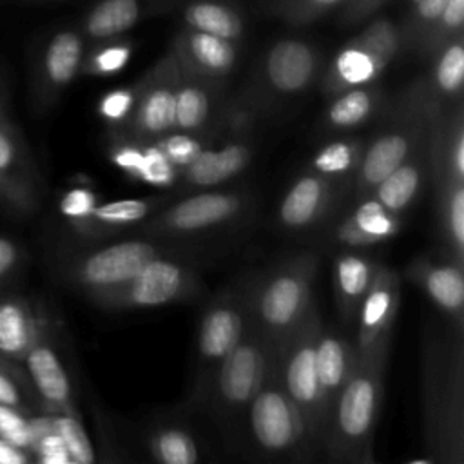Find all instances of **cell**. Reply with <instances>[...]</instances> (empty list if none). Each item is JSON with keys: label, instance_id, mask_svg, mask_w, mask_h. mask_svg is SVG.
<instances>
[{"label": "cell", "instance_id": "1", "mask_svg": "<svg viewBox=\"0 0 464 464\" xmlns=\"http://www.w3.org/2000/svg\"><path fill=\"white\" fill-rule=\"evenodd\" d=\"M464 334L431 326L420 355L422 435L431 462H464Z\"/></svg>", "mask_w": 464, "mask_h": 464}, {"label": "cell", "instance_id": "2", "mask_svg": "<svg viewBox=\"0 0 464 464\" xmlns=\"http://www.w3.org/2000/svg\"><path fill=\"white\" fill-rule=\"evenodd\" d=\"M390 343L359 352L357 364L337 393L323 428L319 450L332 462H372Z\"/></svg>", "mask_w": 464, "mask_h": 464}, {"label": "cell", "instance_id": "3", "mask_svg": "<svg viewBox=\"0 0 464 464\" xmlns=\"http://www.w3.org/2000/svg\"><path fill=\"white\" fill-rule=\"evenodd\" d=\"M323 72V54L317 45L303 38H281L259 56L250 82L225 105L236 125L250 127L261 114L304 94Z\"/></svg>", "mask_w": 464, "mask_h": 464}, {"label": "cell", "instance_id": "4", "mask_svg": "<svg viewBox=\"0 0 464 464\" xmlns=\"http://www.w3.org/2000/svg\"><path fill=\"white\" fill-rule=\"evenodd\" d=\"M319 254L303 250L252 276L250 324L276 346L295 330L314 301Z\"/></svg>", "mask_w": 464, "mask_h": 464}, {"label": "cell", "instance_id": "5", "mask_svg": "<svg viewBox=\"0 0 464 464\" xmlns=\"http://www.w3.org/2000/svg\"><path fill=\"white\" fill-rule=\"evenodd\" d=\"M236 442H245L256 457L268 460H306L317 450L299 410L281 386L276 353L241 419Z\"/></svg>", "mask_w": 464, "mask_h": 464}, {"label": "cell", "instance_id": "6", "mask_svg": "<svg viewBox=\"0 0 464 464\" xmlns=\"http://www.w3.org/2000/svg\"><path fill=\"white\" fill-rule=\"evenodd\" d=\"M276 344L252 324L237 344L216 368L199 408L210 413L214 422L232 442L237 439L241 419L259 392L274 361Z\"/></svg>", "mask_w": 464, "mask_h": 464}, {"label": "cell", "instance_id": "7", "mask_svg": "<svg viewBox=\"0 0 464 464\" xmlns=\"http://www.w3.org/2000/svg\"><path fill=\"white\" fill-rule=\"evenodd\" d=\"M250 285L252 276L237 279L216 294L201 312L188 392V401L196 408L201 406L208 382L219 362L250 326Z\"/></svg>", "mask_w": 464, "mask_h": 464}, {"label": "cell", "instance_id": "8", "mask_svg": "<svg viewBox=\"0 0 464 464\" xmlns=\"http://www.w3.org/2000/svg\"><path fill=\"white\" fill-rule=\"evenodd\" d=\"M381 116L382 123L377 132L364 141L362 156L352 179L357 201L366 198L381 179L408 158L435 121L413 105L402 91L386 103Z\"/></svg>", "mask_w": 464, "mask_h": 464}, {"label": "cell", "instance_id": "9", "mask_svg": "<svg viewBox=\"0 0 464 464\" xmlns=\"http://www.w3.org/2000/svg\"><path fill=\"white\" fill-rule=\"evenodd\" d=\"M321 328V314L314 303L303 323L276 346V370L281 386L299 410L317 448L324 428V413L315 370V343Z\"/></svg>", "mask_w": 464, "mask_h": 464}, {"label": "cell", "instance_id": "10", "mask_svg": "<svg viewBox=\"0 0 464 464\" xmlns=\"http://www.w3.org/2000/svg\"><path fill=\"white\" fill-rule=\"evenodd\" d=\"M399 53V24L386 16L370 18L362 31L348 40L323 69L321 92L335 96L346 89L379 82Z\"/></svg>", "mask_w": 464, "mask_h": 464}, {"label": "cell", "instance_id": "11", "mask_svg": "<svg viewBox=\"0 0 464 464\" xmlns=\"http://www.w3.org/2000/svg\"><path fill=\"white\" fill-rule=\"evenodd\" d=\"M169 254V248L152 239H125L80 252L67 259L63 277L91 303L123 286L149 261Z\"/></svg>", "mask_w": 464, "mask_h": 464}, {"label": "cell", "instance_id": "12", "mask_svg": "<svg viewBox=\"0 0 464 464\" xmlns=\"http://www.w3.org/2000/svg\"><path fill=\"white\" fill-rule=\"evenodd\" d=\"M252 205L245 190L203 188L170 205H161L136 228L145 236H194L216 230L239 219Z\"/></svg>", "mask_w": 464, "mask_h": 464}, {"label": "cell", "instance_id": "13", "mask_svg": "<svg viewBox=\"0 0 464 464\" xmlns=\"http://www.w3.org/2000/svg\"><path fill=\"white\" fill-rule=\"evenodd\" d=\"M201 288V279L188 263L165 254L149 261L123 286L94 304L105 310L158 308L194 299Z\"/></svg>", "mask_w": 464, "mask_h": 464}, {"label": "cell", "instance_id": "14", "mask_svg": "<svg viewBox=\"0 0 464 464\" xmlns=\"http://www.w3.org/2000/svg\"><path fill=\"white\" fill-rule=\"evenodd\" d=\"M179 65L172 47L136 82L138 96L129 121L111 138L150 143L174 130L176 89Z\"/></svg>", "mask_w": 464, "mask_h": 464}, {"label": "cell", "instance_id": "15", "mask_svg": "<svg viewBox=\"0 0 464 464\" xmlns=\"http://www.w3.org/2000/svg\"><path fill=\"white\" fill-rule=\"evenodd\" d=\"M87 40L80 29L53 33L36 53L31 71V105L36 114L51 111L82 71Z\"/></svg>", "mask_w": 464, "mask_h": 464}, {"label": "cell", "instance_id": "16", "mask_svg": "<svg viewBox=\"0 0 464 464\" xmlns=\"http://www.w3.org/2000/svg\"><path fill=\"white\" fill-rule=\"evenodd\" d=\"M42 176L22 130L0 121V207L16 218L33 216L42 203Z\"/></svg>", "mask_w": 464, "mask_h": 464}, {"label": "cell", "instance_id": "17", "mask_svg": "<svg viewBox=\"0 0 464 464\" xmlns=\"http://www.w3.org/2000/svg\"><path fill=\"white\" fill-rule=\"evenodd\" d=\"M426 74L408 83L404 96L437 120L446 109L462 100L464 83V33L448 40L430 58Z\"/></svg>", "mask_w": 464, "mask_h": 464}, {"label": "cell", "instance_id": "18", "mask_svg": "<svg viewBox=\"0 0 464 464\" xmlns=\"http://www.w3.org/2000/svg\"><path fill=\"white\" fill-rule=\"evenodd\" d=\"M51 334L53 332L49 326L29 348L20 364H24V372L42 411L80 415L69 373Z\"/></svg>", "mask_w": 464, "mask_h": 464}, {"label": "cell", "instance_id": "19", "mask_svg": "<svg viewBox=\"0 0 464 464\" xmlns=\"http://www.w3.org/2000/svg\"><path fill=\"white\" fill-rule=\"evenodd\" d=\"M341 185L306 169L283 194L276 221L290 234H303L319 227L334 208Z\"/></svg>", "mask_w": 464, "mask_h": 464}, {"label": "cell", "instance_id": "20", "mask_svg": "<svg viewBox=\"0 0 464 464\" xmlns=\"http://www.w3.org/2000/svg\"><path fill=\"white\" fill-rule=\"evenodd\" d=\"M399 304L401 276L392 266L379 263L353 319L357 323V352H366L390 343Z\"/></svg>", "mask_w": 464, "mask_h": 464}, {"label": "cell", "instance_id": "21", "mask_svg": "<svg viewBox=\"0 0 464 464\" xmlns=\"http://www.w3.org/2000/svg\"><path fill=\"white\" fill-rule=\"evenodd\" d=\"M455 261L419 256L406 266L404 276L448 317L450 326L464 334V277Z\"/></svg>", "mask_w": 464, "mask_h": 464}, {"label": "cell", "instance_id": "22", "mask_svg": "<svg viewBox=\"0 0 464 464\" xmlns=\"http://www.w3.org/2000/svg\"><path fill=\"white\" fill-rule=\"evenodd\" d=\"M170 47L183 72L212 83H225L239 58L237 42L196 31L187 25L174 36Z\"/></svg>", "mask_w": 464, "mask_h": 464}, {"label": "cell", "instance_id": "23", "mask_svg": "<svg viewBox=\"0 0 464 464\" xmlns=\"http://www.w3.org/2000/svg\"><path fill=\"white\" fill-rule=\"evenodd\" d=\"M250 129L234 130V136L219 147L208 145L198 158L179 170V185L190 190L219 187L239 176L254 158V140Z\"/></svg>", "mask_w": 464, "mask_h": 464}, {"label": "cell", "instance_id": "24", "mask_svg": "<svg viewBox=\"0 0 464 464\" xmlns=\"http://www.w3.org/2000/svg\"><path fill=\"white\" fill-rule=\"evenodd\" d=\"M223 89L225 83H212L179 69L174 105V130L216 136L219 130H225Z\"/></svg>", "mask_w": 464, "mask_h": 464}, {"label": "cell", "instance_id": "25", "mask_svg": "<svg viewBox=\"0 0 464 464\" xmlns=\"http://www.w3.org/2000/svg\"><path fill=\"white\" fill-rule=\"evenodd\" d=\"M430 136L431 129L408 154V158L399 163L384 179H381L366 198L375 199L392 214L401 216L406 212L419 199L428 181H431Z\"/></svg>", "mask_w": 464, "mask_h": 464}, {"label": "cell", "instance_id": "26", "mask_svg": "<svg viewBox=\"0 0 464 464\" xmlns=\"http://www.w3.org/2000/svg\"><path fill=\"white\" fill-rule=\"evenodd\" d=\"M357 357L355 341L332 326L321 328L315 343V370L324 422L337 393L352 375Z\"/></svg>", "mask_w": 464, "mask_h": 464}, {"label": "cell", "instance_id": "27", "mask_svg": "<svg viewBox=\"0 0 464 464\" xmlns=\"http://www.w3.org/2000/svg\"><path fill=\"white\" fill-rule=\"evenodd\" d=\"M47 328L49 321L29 299L16 294H0V352L5 359L22 362Z\"/></svg>", "mask_w": 464, "mask_h": 464}, {"label": "cell", "instance_id": "28", "mask_svg": "<svg viewBox=\"0 0 464 464\" xmlns=\"http://www.w3.org/2000/svg\"><path fill=\"white\" fill-rule=\"evenodd\" d=\"M386 103V92L379 82L346 89L332 96L319 127L326 134H350L381 116Z\"/></svg>", "mask_w": 464, "mask_h": 464}, {"label": "cell", "instance_id": "29", "mask_svg": "<svg viewBox=\"0 0 464 464\" xmlns=\"http://www.w3.org/2000/svg\"><path fill=\"white\" fill-rule=\"evenodd\" d=\"M431 183L464 181V107L462 100L446 109L431 125Z\"/></svg>", "mask_w": 464, "mask_h": 464}, {"label": "cell", "instance_id": "30", "mask_svg": "<svg viewBox=\"0 0 464 464\" xmlns=\"http://www.w3.org/2000/svg\"><path fill=\"white\" fill-rule=\"evenodd\" d=\"M401 230V216L392 214L372 198L357 201L355 208L334 228V239L348 248L384 243Z\"/></svg>", "mask_w": 464, "mask_h": 464}, {"label": "cell", "instance_id": "31", "mask_svg": "<svg viewBox=\"0 0 464 464\" xmlns=\"http://www.w3.org/2000/svg\"><path fill=\"white\" fill-rule=\"evenodd\" d=\"M167 198L149 196V198H125L107 203H98L91 214L72 225V228L87 237H105L118 232L136 228L152 212H156Z\"/></svg>", "mask_w": 464, "mask_h": 464}, {"label": "cell", "instance_id": "32", "mask_svg": "<svg viewBox=\"0 0 464 464\" xmlns=\"http://www.w3.org/2000/svg\"><path fill=\"white\" fill-rule=\"evenodd\" d=\"M377 265L375 259L357 252H343L334 259V295L343 323H353L357 308L372 285Z\"/></svg>", "mask_w": 464, "mask_h": 464}, {"label": "cell", "instance_id": "33", "mask_svg": "<svg viewBox=\"0 0 464 464\" xmlns=\"http://www.w3.org/2000/svg\"><path fill=\"white\" fill-rule=\"evenodd\" d=\"M149 0H98L82 18L80 33L87 42L120 38L145 14Z\"/></svg>", "mask_w": 464, "mask_h": 464}, {"label": "cell", "instance_id": "34", "mask_svg": "<svg viewBox=\"0 0 464 464\" xmlns=\"http://www.w3.org/2000/svg\"><path fill=\"white\" fill-rule=\"evenodd\" d=\"M433 187L444 256L464 266V181L442 179Z\"/></svg>", "mask_w": 464, "mask_h": 464}, {"label": "cell", "instance_id": "35", "mask_svg": "<svg viewBox=\"0 0 464 464\" xmlns=\"http://www.w3.org/2000/svg\"><path fill=\"white\" fill-rule=\"evenodd\" d=\"M179 11L185 25L190 29L232 42L243 38L245 20L230 0H181Z\"/></svg>", "mask_w": 464, "mask_h": 464}, {"label": "cell", "instance_id": "36", "mask_svg": "<svg viewBox=\"0 0 464 464\" xmlns=\"http://www.w3.org/2000/svg\"><path fill=\"white\" fill-rule=\"evenodd\" d=\"M364 141L366 140H362L361 136L339 134L337 138L330 140L315 150L308 163V169L332 179L341 187H346L348 183L352 185L353 174L362 156Z\"/></svg>", "mask_w": 464, "mask_h": 464}, {"label": "cell", "instance_id": "37", "mask_svg": "<svg viewBox=\"0 0 464 464\" xmlns=\"http://www.w3.org/2000/svg\"><path fill=\"white\" fill-rule=\"evenodd\" d=\"M147 451L160 464H196L201 459L194 433L179 424L156 426L147 435Z\"/></svg>", "mask_w": 464, "mask_h": 464}, {"label": "cell", "instance_id": "38", "mask_svg": "<svg viewBox=\"0 0 464 464\" xmlns=\"http://www.w3.org/2000/svg\"><path fill=\"white\" fill-rule=\"evenodd\" d=\"M132 54L134 44L123 36L94 42V45L89 51H85L80 74L112 76L129 63Z\"/></svg>", "mask_w": 464, "mask_h": 464}, {"label": "cell", "instance_id": "39", "mask_svg": "<svg viewBox=\"0 0 464 464\" xmlns=\"http://www.w3.org/2000/svg\"><path fill=\"white\" fill-rule=\"evenodd\" d=\"M446 4L448 0H415L404 24L399 25L401 53L408 51L417 54L420 44L428 36Z\"/></svg>", "mask_w": 464, "mask_h": 464}, {"label": "cell", "instance_id": "40", "mask_svg": "<svg viewBox=\"0 0 464 464\" xmlns=\"http://www.w3.org/2000/svg\"><path fill=\"white\" fill-rule=\"evenodd\" d=\"M214 138H216V134H196V132L172 130L150 143H154L178 170H183L188 163H192L198 158V154L203 149L212 145Z\"/></svg>", "mask_w": 464, "mask_h": 464}, {"label": "cell", "instance_id": "41", "mask_svg": "<svg viewBox=\"0 0 464 464\" xmlns=\"http://www.w3.org/2000/svg\"><path fill=\"white\" fill-rule=\"evenodd\" d=\"M464 33V0H448L442 13L435 20L428 36L420 44L417 56L428 60L448 40Z\"/></svg>", "mask_w": 464, "mask_h": 464}, {"label": "cell", "instance_id": "42", "mask_svg": "<svg viewBox=\"0 0 464 464\" xmlns=\"http://www.w3.org/2000/svg\"><path fill=\"white\" fill-rule=\"evenodd\" d=\"M16 364L18 362L0 364V404L18 408L25 413H33L34 408L40 410V404L25 372L20 370Z\"/></svg>", "mask_w": 464, "mask_h": 464}, {"label": "cell", "instance_id": "43", "mask_svg": "<svg viewBox=\"0 0 464 464\" xmlns=\"http://www.w3.org/2000/svg\"><path fill=\"white\" fill-rule=\"evenodd\" d=\"M53 426L62 437L72 464H91L96 460L94 448L87 437L80 415L71 413H53Z\"/></svg>", "mask_w": 464, "mask_h": 464}, {"label": "cell", "instance_id": "44", "mask_svg": "<svg viewBox=\"0 0 464 464\" xmlns=\"http://www.w3.org/2000/svg\"><path fill=\"white\" fill-rule=\"evenodd\" d=\"M138 96L136 82L127 87H118L105 92L98 102V114L109 125L111 132L120 130L130 118Z\"/></svg>", "mask_w": 464, "mask_h": 464}, {"label": "cell", "instance_id": "45", "mask_svg": "<svg viewBox=\"0 0 464 464\" xmlns=\"http://www.w3.org/2000/svg\"><path fill=\"white\" fill-rule=\"evenodd\" d=\"M138 181L156 188H172L179 181V170L154 143H145V156Z\"/></svg>", "mask_w": 464, "mask_h": 464}, {"label": "cell", "instance_id": "46", "mask_svg": "<svg viewBox=\"0 0 464 464\" xmlns=\"http://www.w3.org/2000/svg\"><path fill=\"white\" fill-rule=\"evenodd\" d=\"M31 415L33 413H25L18 408L0 404V437L29 451L34 440Z\"/></svg>", "mask_w": 464, "mask_h": 464}, {"label": "cell", "instance_id": "47", "mask_svg": "<svg viewBox=\"0 0 464 464\" xmlns=\"http://www.w3.org/2000/svg\"><path fill=\"white\" fill-rule=\"evenodd\" d=\"M143 156H145V143L123 140V138H111L109 160L118 170H121L129 178L138 179L143 165Z\"/></svg>", "mask_w": 464, "mask_h": 464}, {"label": "cell", "instance_id": "48", "mask_svg": "<svg viewBox=\"0 0 464 464\" xmlns=\"http://www.w3.org/2000/svg\"><path fill=\"white\" fill-rule=\"evenodd\" d=\"M344 2L346 0H295L281 13V16L294 27H304L341 7Z\"/></svg>", "mask_w": 464, "mask_h": 464}, {"label": "cell", "instance_id": "49", "mask_svg": "<svg viewBox=\"0 0 464 464\" xmlns=\"http://www.w3.org/2000/svg\"><path fill=\"white\" fill-rule=\"evenodd\" d=\"M98 205V196L91 188L85 187H74L69 188L62 199H60V212L62 216L72 225L85 219L91 210Z\"/></svg>", "mask_w": 464, "mask_h": 464}, {"label": "cell", "instance_id": "50", "mask_svg": "<svg viewBox=\"0 0 464 464\" xmlns=\"http://www.w3.org/2000/svg\"><path fill=\"white\" fill-rule=\"evenodd\" d=\"M25 263L24 248L11 237L0 234V288L7 286Z\"/></svg>", "mask_w": 464, "mask_h": 464}, {"label": "cell", "instance_id": "51", "mask_svg": "<svg viewBox=\"0 0 464 464\" xmlns=\"http://www.w3.org/2000/svg\"><path fill=\"white\" fill-rule=\"evenodd\" d=\"M390 0H346L339 7V22L344 27L357 25L373 18Z\"/></svg>", "mask_w": 464, "mask_h": 464}, {"label": "cell", "instance_id": "52", "mask_svg": "<svg viewBox=\"0 0 464 464\" xmlns=\"http://www.w3.org/2000/svg\"><path fill=\"white\" fill-rule=\"evenodd\" d=\"M33 457L27 450L0 437V464H29Z\"/></svg>", "mask_w": 464, "mask_h": 464}, {"label": "cell", "instance_id": "53", "mask_svg": "<svg viewBox=\"0 0 464 464\" xmlns=\"http://www.w3.org/2000/svg\"><path fill=\"white\" fill-rule=\"evenodd\" d=\"M7 120V92H5V85L0 80V121Z\"/></svg>", "mask_w": 464, "mask_h": 464}, {"label": "cell", "instance_id": "54", "mask_svg": "<svg viewBox=\"0 0 464 464\" xmlns=\"http://www.w3.org/2000/svg\"><path fill=\"white\" fill-rule=\"evenodd\" d=\"M295 0H270V4H272V7L281 14L288 5H292Z\"/></svg>", "mask_w": 464, "mask_h": 464}, {"label": "cell", "instance_id": "55", "mask_svg": "<svg viewBox=\"0 0 464 464\" xmlns=\"http://www.w3.org/2000/svg\"><path fill=\"white\" fill-rule=\"evenodd\" d=\"M2 362H13V361H9V359H5V357H4V355H2V352H0V364H2Z\"/></svg>", "mask_w": 464, "mask_h": 464}]
</instances>
